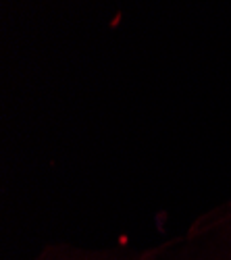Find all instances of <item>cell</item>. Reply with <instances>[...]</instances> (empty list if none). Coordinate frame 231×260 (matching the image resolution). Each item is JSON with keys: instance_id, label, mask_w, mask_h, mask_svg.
<instances>
[{"instance_id": "1", "label": "cell", "mask_w": 231, "mask_h": 260, "mask_svg": "<svg viewBox=\"0 0 231 260\" xmlns=\"http://www.w3.org/2000/svg\"><path fill=\"white\" fill-rule=\"evenodd\" d=\"M44 260H104L100 256H90V254H83V252H77V254H71V252H60V254H54V252H48L44 256Z\"/></svg>"}]
</instances>
